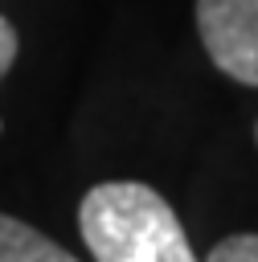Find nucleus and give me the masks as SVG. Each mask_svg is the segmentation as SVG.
Masks as SVG:
<instances>
[{
    "label": "nucleus",
    "instance_id": "1",
    "mask_svg": "<svg viewBox=\"0 0 258 262\" xmlns=\"http://www.w3.org/2000/svg\"><path fill=\"white\" fill-rule=\"evenodd\" d=\"M82 242L94 262H197L172 205L139 180H106L82 196Z\"/></svg>",
    "mask_w": 258,
    "mask_h": 262
},
{
    "label": "nucleus",
    "instance_id": "2",
    "mask_svg": "<svg viewBox=\"0 0 258 262\" xmlns=\"http://www.w3.org/2000/svg\"><path fill=\"white\" fill-rule=\"evenodd\" d=\"M197 33L225 78L258 86V0H197Z\"/></svg>",
    "mask_w": 258,
    "mask_h": 262
},
{
    "label": "nucleus",
    "instance_id": "5",
    "mask_svg": "<svg viewBox=\"0 0 258 262\" xmlns=\"http://www.w3.org/2000/svg\"><path fill=\"white\" fill-rule=\"evenodd\" d=\"M16 49H20V41H16V29L0 16V78L12 70V61H16Z\"/></svg>",
    "mask_w": 258,
    "mask_h": 262
},
{
    "label": "nucleus",
    "instance_id": "4",
    "mask_svg": "<svg viewBox=\"0 0 258 262\" xmlns=\"http://www.w3.org/2000/svg\"><path fill=\"white\" fill-rule=\"evenodd\" d=\"M205 262H258V233H233L217 242Z\"/></svg>",
    "mask_w": 258,
    "mask_h": 262
},
{
    "label": "nucleus",
    "instance_id": "3",
    "mask_svg": "<svg viewBox=\"0 0 258 262\" xmlns=\"http://www.w3.org/2000/svg\"><path fill=\"white\" fill-rule=\"evenodd\" d=\"M0 262H78L41 229L25 225L20 217L0 213Z\"/></svg>",
    "mask_w": 258,
    "mask_h": 262
},
{
    "label": "nucleus",
    "instance_id": "6",
    "mask_svg": "<svg viewBox=\"0 0 258 262\" xmlns=\"http://www.w3.org/2000/svg\"><path fill=\"white\" fill-rule=\"evenodd\" d=\"M254 139H258V127H254Z\"/></svg>",
    "mask_w": 258,
    "mask_h": 262
}]
</instances>
